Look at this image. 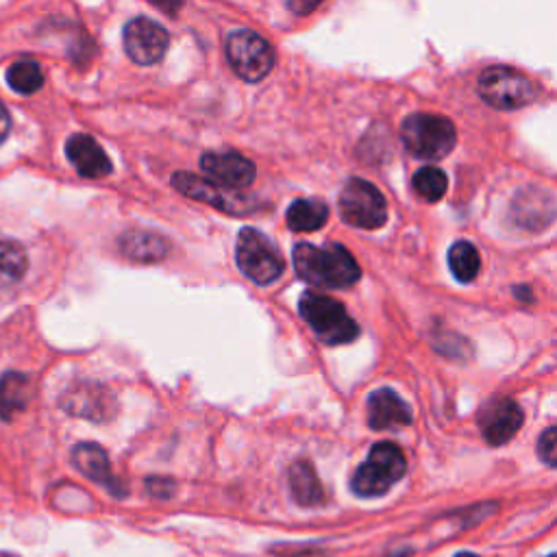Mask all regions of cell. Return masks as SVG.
Returning a JSON list of instances; mask_svg holds the SVG:
<instances>
[{"label": "cell", "instance_id": "1f68e13d", "mask_svg": "<svg viewBox=\"0 0 557 557\" xmlns=\"http://www.w3.org/2000/svg\"><path fill=\"white\" fill-rule=\"evenodd\" d=\"M0 557H16V555H11V553H0Z\"/></svg>", "mask_w": 557, "mask_h": 557}, {"label": "cell", "instance_id": "8992f818", "mask_svg": "<svg viewBox=\"0 0 557 557\" xmlns=\"http://www.w3.org/2000/svg\"><path fill=\"white\" fill-rule=\"evenodd\" d=\"M340 214L346 225L375 231L386 225L388 205L383 194L370 181L349 179L340 192Z\"/></svg>", "mask_w": 557, "mask_h": 557}, {"label": "cell", "instance_id": "5bb4252c", "mask_svg": "<svg viewBox=\"0 0 557 557\" xmlns=\"http://www.w3.org/2000/svg\"><path fill=\"white\" fill-rule=\"evenodd\" d=\"M412 423V412L399 394L390 388L375 390L368 396V425L375 431L399 429Z\"/></svg>", "mask_w": 557, "mask_h": 557}, {"label": "cell", "instance_id": "83f0119b", "mask_svg": "<svg viewBox=\"0 0 557 557\" xmlns=\"http://www.w3.org/2000/svg\"><path fill=\"white\" fill-rule=\"evenodd\" d=\"M323 3L325 0H288V7L294 11L296 16H307Z\"/></svg>", "mask_w": 557, "mask_h": 557}, {"label": "cell", "instance_id": "44dd1931", "mask_svg": "<svg viewBox=\"0 0 557 557\" xmlns=\"http://www.w3.org/2000/svg\"><path fill=\"white\" fill-rule=\"evenodd\" d=\"M329 218V207L318 201V198H299L288 207L286 222L292 231L299 233H309L318 231L320 227H325V222Z\"/></svg>", "mask_w": 557, "mask_h": 557}, {"label": "cell", "instance_id": "4dcf8cb0", "mask_svg": "<svg viewBox=\"0 0 557 557\" xmlns=\"http://www.w3.org/2000/svg\"><path fill=\"white\" fill-rule=\"evenodd\" d=\"M455 557H477L475 553H457Z\"/></svg>", "mask_w": 557, "mask_h": 557}, {"label": "cell", "instance_id": "8fae6325", "mask_svg": "<svg viewBox=\"0 0 557 557\" xmlns=\"http://www.w3.org/2000/svg\"><path fill=\"white\" fill-rule=\"evenodd\" d=\"M523 410L521 405L512 399H497L488 403L479 416L481 436L490 444V447H503L510 442L518 429L523 427Z\"/></svg>", "mask_w": 557, "mask_h": 557}, {"label": "cell", "instance_id": "f1b7e54d", "mask_svg": "<svg viewBox=\"0 0 557 557\" xmlns=\"http://www.w3.org/2000/svg\"><path fill=\"white\" fill-rule=\"evenodd\" d=\"M151 3L155 7H159L162 11H166V14L170 16H177L179 14V9L183 5V0H151Z\"/></svg>", "mask_w": 557, "mask_h": 557}, {"label": "cell", "instance_id": "cb8c5ba5", "mask_svg": "<svg viewBox=\"0 0 557 557\" xmlns=\"http://www.w3.org/2000/svg\"><path fill=\"white\" fill-rule=\"evenodd\" d=\"M449 266L453 277L462 283H470L477 275L481 268V257L477 253V249L470 242H455L449 251Z\"/></svg>", "mask_w": 557, "mask_h": 557}, {"label": "cell", "instance_id": "9a60e30c", "mask_svg": "<svg viewBox=\"0 0 557 557\" xmlns=\"http://www.w3.org/2000/svg\"><path fill=\"white\" fill-rule=\"evenodd\" d=\"M72 462L77 466L79 473H83L94 484H101L105 486L111 494H116V497H125V486L120 484L118 477L111 473L109 468V457L105 453V449L98 447L94 442H83L77 444L72 451Z\"/></svg>", "mask_w": 557, "mask_h": 557}, {"label": "cell", "instance_id": "4fadbf2b", "mask_svg": "<svg viewBox=\"0 0 557 557\" xmlns=\"http://www.w3.org/2000/svg\"><path fill=\"white\" fill-rule=\"evenodd\" d=\"M66 155L70 164L77 168L79 175L85 179H103L114 170L105 148L98 144L92 135L74 133L66 142Z\"/></svg>", "mask_w": 557, "mask_h": 557}, {"label": "cell", "instance_id": "30bf717a", "mask_svg": "<svg viewBox=\"0 0 557 557\" xmlns=\"http://www.w3.org/2000/svg\"><path fill=\"white\" fill-rule=\"evenodd\" d=\"M125 51L140 66L157 64L168 51V31L148 18H135L125 27Z\"/></svg>", "mask_w": 557, "mask_h": 557}, {"label": "cell", "instance_id": "3957f363", "mask_svg": "<svg viewBox=\"0 0 557 557\" xmlns=\"http://www.w3.org/2000/svg\"><path fill=\"white\" fill-rule=\"evenodd\" d=\"M299 309L305 323L312 327L320 342L338 346L349 344L360 336V327H357L355 320L346 312L344 305L329 299L325 294L305 292L301 296Z\"/></svg>", "mask_w": 557, "mask_h": 557}, {"label": "cell", "instance_id": "52a82bcc", "mask_svg": "<svg viewBox=\"0 0 557 557\" xmlns=\"http://www.w3.org/2000/svg\"><path fill=\"white\" fill-rule=\"evenodd\" d=\"M479 96L494 109H521L536 101L538 90L534 81L512 68L494 66L481 72Z\"/></svg>", "mask_w": 557, "mask_h": 557}, {"label": "cell", "instance_id": "6da1fadb", "mask_svg": "<svg viewBox=\"0 0 557 557\" xmlns=\"http://www.w3.org/2000/svg\"><path fill=\"white\" fill-rule=\"evenodd\" d=\"M292 257L299 277L314 288H351L362 277L360 264L342 244L314 246L301 242L294 246Z\"/></svg>", "mask_w": 557, "mask_h": 557}, {"label": "cell", "instance_id": "277c9868", "mask_svg": "<svg viewBox=\"0 0 557 557\" xmlns=\"http://www.w3.org/2000/svg\"><path fill=\"white\" fill-rule=\"evenodd\" d=\"M235 262H238L242 275L257 286H270L286 270V259L277 246L253 227L240 231L238 242H235Z\"/></svg>", "mask_w": 557, "mask_h": 557}, {"label": "cell", "instance_id": "d6a6232c", "mask_svg": "<svg viewBox=\"0 0 557 557\" xmlns=\"http://www.w3.org/2000/svg\"><path fill=\"white\" fill-rule=\"evenodd\" d=\"M396 557H410V553H401V555H396Z\"/></svg>", "mask_w": 557, "mask_h": 557}, {"label": "cell", "instance_id": "ba28073f", "mask_svg": "<svg viewBox=\"0 0 557 557\" xmlns=\"http://www.w3.org/2000/svg\"><path fill=\"white\" fill-rule=\"evenodd\" d=\"M227 57L235 74L251 83L262 81L275 68V51H272V46L262 35L249 29L233 31L229 35Z\"/></svg>", "mask_w": 557, "mask_h": 557}, {"label": "cell", "instance_id": "5b68a950", "mask_svg": "<svg viewBox=\"0 0 557 557\" xmlns=\"http://www.w3.org/2000/svg\"><path fill=\"white\" fill-rule=\"evenodd\" d=\"M401 140L407 151L420 159H442L455 148L457 131L444 116L412 114L403 120Z\"/></svg>", "mask_w": 557, "mask_h": 557}, {"label": "cell", "instance_id": "ac0fdd59", "mask_svg": "<svg viewBox=\"0 0 557 557\" xmlns=\"http://www.w3.org/2000/svg\"><path fill=\"white\" fill-rule=\"evenodd\" d=\"M33 394L31 379L24 373H5L0 377V418L14 420L29 407Z\"/></svg>", "mask_w": 557, "mask_h": 557}, {"label": "cell", "instance_id": "ffe728a7", "mask_svg": "<svg viewBox=\"0 0 557 557\" xmlns=\"http://www.w3.org/2000/svg\"><path fill=\"white\" fill-rule=\"evenodd\" d=\"M64 407L66 412L74 416L92 418V420H103L109 414V399L101 388H74L64 396Z\"/></svg>", "mask_w": 557, "mask_h": 557}, {"label": "cell", "instance_id": "7a4b0ae2", "mask_svg": "<svg viewBox=\"0 0 557 557\" xmlns=\"http://www.w3.org/2000/svg\"><path fill=\"white\" fill-rule=\"evenodd\" d=\"M407 470L405 453L394 442H377L368 453V460L355 470L351 488L357 497H381Z\"/></svg>", "mask_w": 557, "mask_h": 557}, {"label": "cell", "instance_id": "f546056e", "mask_svg": "<svg viewBox=\"0 0 557 557\" xmlns=\"http://www.w3.org/2000/svg\"><path fill=\"white\" fill-rule=\"evenodd\" d=\"M9 129H11V118L7 114L3 101H0V144L5 142V138L9 135Z\"/></svg>", "mask_w": 557, "mask_h": 557}, {"label": "cell", "instance_id": "7402d4cb", "mask_svg": "<svg viewBox=\"0 0 557 557\" xmlns=\"http://www.w3.org/2000/svg\"><path fill=\"white\" fill-rule=\"evenodd\" d=\"M29 259L18 242L0 240V288H11L22 281Z\"/></svg>", "mask_w": 557, "mask_h": 557}, {"label": "cell", "instance_id": "d6986e66", "mask_svg": "<svg viewBox=\"0 0 557 557\" xmlns=\"http://www.w3.org/2000/svg\"><path fill=\"white\" fill-rule=\"evenodd\" d=\"M288 475H290V490H292V497L296 499V503L305 505V507H314L325 501V490H323V486H320L318 475L312 464L305 460L294 462L290 466Z\"/></svg>", "mask_w": 557, "mask_h": 557}, {"label": "cell", "instance_id": "2e32d148", "mask_svg": "<svg viewBox=\"0 0 557 557\" xmlns=\"http://www.w3.org/2000/svg\"><path fill=\"white\" fill-rule=\"evenodd\" d=\"M514 218L518 225L529 231H540L551 225L555 218V205L549 194L542 190L521 192L514 203Z\"/></svg>", "mask_w": 557, "mask_h": 557}, {"label": "cell", "instance_id": "836d02e7", "mask_svg": "<svg viewBox=\"0 0 557 557\" xmlns=\"http://www.w3.org/2000/svg\"><path fill=\"white\" fill-rule=\"evenodd\" d=\"M551 557H557V553H555V555H551Z\"/></svg>", "mask_w": 557, "mask_h": 557}, {"label": "cell", "instance_id": "7c38bea8", "mask_svg": "<svg viewBox=\"0 0 557 557\" xmlns=\"http://www.w3.org/2000/svg\"><path fill=\"white\" fill-rule=\"evenodd\" d=\"M201 170L205 172L209 181L225 185V188L231 190L249 188V185L255 181V164L251 159H246L244 155L233 151L205 153L201 157Z\"/></svg>", "mask_w": 557, "mask_h": 557}, {"label": "cell", "instance_id": "9c48e42d", "mask_svg": "<svg viewBox=\"0 0 557 557\" xmlns=\"http://www.w3.org/2000/svg\"><path fill=\"white\" fill-rule=\"evenodd\" d=\"M172 185H175L183 196L194 198V201H201L205 205H212L225 214L246 216L253 214L257 209L255 198L242 192H233L231 188H225V185H218L209 179L196 177L192 172H177V175L172 177Z\"/></svg>", "mask_w": 557, "mask_h": 557}, {"label": "cell", "instance_id": "484cf974", "mask_svg": "<svg viewBox=\"0 0 557 557\" xmlns=\"http://www.w3.org/2000/svg\"><path fill=\"white\" fill-rule=\"evenodd\" d=\"M538 455H540V460L544 464L551 466V468H557V425L549 427L540 436V440H538Z\"/></svg>", "mask_w": 557, "mask_h": 557}, {"label": "cell", "instance_id": "603a6c76", "mask_svg": "<svg viewBox=\"0 0 557 557\" xmlns=\"http://www.w3.org/2000/svg\"><path fill=\"white\" fill-rule=\"evenodd\" d=\"M9 88L18 94H35L44 85V70L37 61L22 59L7 70Z\"/></svg>", "mask_w": 557, "mask_h": 557}, {"label": "cell", "instance_id": "4316f807", "mask_svg": "<svg viewBox=\"0 0 557 557\" xmlns=\"http://www.w3.org/2000/svg\"><path fill=\"white\" fill-rule=\"evenodd\" d=\"M146 490L151 492L153 497L168 499L172 490H175V484H172L170 479H164V477H151V479H146Z\"/></svg>", "mask_w": 557, "mask_h": 557}, {"label": "cell", "instance_id": "e0dca14e", "mask_svg": "<svg viewBox=\"0 0 557 557\" xmlns=\"http://www.w3.org/2000/svg\"><path fill=\"white\" fill-rule=\"evenodd\" d=\"M118 246L122 255L142 264L159 262V259H164L168 255L170 249L162 235H157L153 231H127L120 238Z\"/></svg>", "mask_w": 557, "mask_h": 557}, {"label": "cell", "instance_id": "d4e9b609", "mask_svg": "<svg viewBox=\"0 0 557 557\" xmlns=\"http://www.w3.org/2000/svg\"><path fill=\"white\" fill-rule=\"evenodd\" d=\"M447 175L436 166L420 168L414 175V190L420 198H425L427 203H436L447 194Z\"/></svg>", "mask_w": 557, "mask_h": 557}]
</instances>
